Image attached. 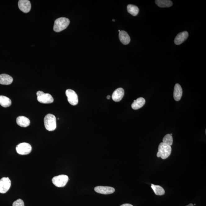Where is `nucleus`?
<instances>
[{"label":"nucleus","instance_id":"f257e3e1","mask_svg":"<svg viewBox=\"0 0 206 206\" xmlns=\"http://www.w3.org/2000/svg\"><path fill=\"white\" fill-rule=\"evenodd\" d=\"M172 151L171 146L167 145L163 142H161L159 146L157 157H160L163 159H167L170 155Z\"/></svg>","mask_w":206,"mask_h":206},{"label":"nucleus","instance_id":"f03ea898","mask_svg":"<svg viewBox=\"0 0 206 206\" xmlns=\"http://www.w3.org/2000/svg\"><path fill=\"white\" fill-rule=\"evenodd\" d=\"M70 23L67 18L61 17L56 20L54 22V30L56 32H60L64 30L69 25Z\"/></svg>","mask_w":206,"mask_h":206},{"label":"nucleus","instance_id":"7ed1b4c3","mask_svg":"<svg viewBox=\"0 0 206 206\" xmlns=\"http://www.w3.org/2000/svg\"><path fill=\"white\" fill-rule=\"evenodd\" d=\"M44 123L47 130L52 131L55 130L56 127L55 116L51 114H47L44 117Z\"/></svg>","mask_w":206,"mask_h":206},{"label":"nucleus","instance_id":"20e7f679","mask_svg":"<svg viewBox=\"0 0 206 206\" xmlns=\"http://www.w3.org/2000/svg\"><path fill=\"white\" fill-rule=\"evenodd\" d=\"M36 95L38 102L42 104H51L54 102V99L49 94L44 93L43 91H38Z\"/></svg>","mask_w":206,"mask_h":206},{"label":"nucleus","instance_id":"39448f33","mask_svg":"<svg viewBox=\"0 0 206 206\" xmlns=\"http://www.w3.org/2000/svg\"><path fill=\"white\" fill-rule=\"evenodd\" d=\"M69 177L66 175H60L53 177L52 182L57 187H63L65 186L69 181Z\"/></svg>","mask_w":206,"mask_h":206},{"label":"nucleus","instance_id":"423d86ee","mask_svg":"<svg viewBox=\"0 0 206 206\" xmlns=\"http://www.w3.org/2000/svg\"><path fill=\"white\" fill-rule=\"evenodd\" d=\"M16 149L18 154L21 155H25L31 152L32 147L30 144L27 143H21L16 146Z\"/></svg>","mask_w":206,"mask_h":206},{"label":"nucleus","instance_id":"0eeeda50","mask_svg":"<svg viewBox=\"0 0 206 206\" xmlns=\"http://www.w3.org/2000/svg\"><path fill=\"white\" fill-rule=\"evenodd\" d=\"M66 95L67 97L68 102L71 105H76L78 102V96L75 91L70 89L66 91Z\"/></svg>","mask_w":206,"mask_h":206},{"label":"nucleus","instance_id":"6e6552de","mask_svg":"<svg viewBox=\"0 0 206 206\" xmlns=\"http://www.w3.org/2000/svg\"><path fill=\"white\" fill-rule=\"evenodd\" d=\"M11 181L9 177H3L0 179V193H6L11 187Z\"/></svg>","mask_w":206,"mask_h":206},{"label":"nucleus","instance_id":"1a4fd4ad","mask_svg":"<svg viewBox=\"0 0 206 206\" xmlns=\"http://www.w3.org/2000/svg\"><path fill=\"white\" fill-rule=\"evenodd\" d=\"M19 9L25 13H27L30 11L31 4L28 0H20L18 3Z\"/></svg>","mask_w":206,"mask_h":206},{"label":"nucleus","instance_id":"9d476101","mask_svg":"<svg viewBox=\"0 0 206 206\" xmlns=\"http://www.w3.org/2000/svg\"><path fill=\"white\" fill-rule=\"evenodd\" d=\"M94 190L96 192L103 194H110L113 193L115 191L114 188L109 186H99L95 187Z\"/></svg>","mask_w":206,"mask_h":206},{"label":"nucleus","instance_id":"9b49d317","mask_svg":"<svg viewBox=\"0 0 206 206\" xmlns=\"http://www.w3.org/2000/svg\"><path fill=\"white\" fill-rule=\"evenodd\" d=\"M189 34L187 31L179 33L174 39V42L177 45H180L184 42L188 37Z\"/></svg>","mask_w":206,"mask_h":206},{"label":"nucleus","instance_id":"f8f14e48","mask_svg":"<svg viewBox=\"0 0 206 206\" xmlns=\"http://www.w3.org/2000/svg\"><path fill=\"white\" fill-rule=\"evenodd\" d=\"M124 94V89L122 88H119L115 90L113 93L112 95V99L116 102H119L122 99Z\"/></svg>","mask_w":206,"mask_h":206},{"label":"nucleus","instance_id":"ddd939ff","mask_svg":"<svg viewBox=\"0 0 206 206\" xmlns=\"http://www.w3.org/2000/svg\"><path fill=\"white\" fill-rule=\"evenodd\" d=\"M182 95V89L180 84H176L174 87L173 92L174 99L176 101L180 100Z\"/></svg>","mask_w":206,"mask_h":206},{"label":"nucleus","instance_id":"4468645a","mask_svg":"<svg viewBox=\"0 0 206 206\" xmlns=\"http://www.w3.org/2000/svg\"><path fill=\"white\" fill-rule=\"evenodd\" d=\"M16 122L18 125L22 127H27L30 123L29 119L24 116H20L17 117Z\"/></svg>","mask_w":206,"mask_h":206},{"label":"nucleus","instance_id":"2eb2a0df","mask_svg":"<svg viewBox=\"0 0 206 206\" xmlns=\"http://www.w3.org/2000/svg\"><path fill=\"white\" fill-rule=\"evenodd\" d=\"M119 39L124 45H127L130 42V38L127 32L124 31H121L119 34Z\"/></svg>","mask_w":206,"mask_h":206},{"label":"nucleus","instance_id":"dca6fc26","mask_svg":"<svg viewBox=\"0 0 206 206\" xmlns=\"http://www.w3.org/2000/svg\"><path fill=\"white\" fill-rule=\"evenodd\" d=\"M13 78L8 74H0V84L2 85L11 84L12 83Z\"/></svg>","mask_w":206,"mask_h":206},{"label":"nucleus","instance_id":"f3484780","mask_svg":"<svg viewBox=\"0 0 206 206\" xmlns=\"http://www.w3.org/2000/svg\"><path fill=\"white\" fill-rule=\"evenodd\" d=\"M145 99L142 97L139 98L133 102L131 107L134 110H138L142 108L145 104Z\"/></svg>","mask_w":206,"mask_h":206},{"label":"nucleus","instance_id":"a211bd4d","mask_svg":"<svg viewBox=\"0 0 206 206\" xmlns=\"http://www.w3.org/2000/svg\"><path fill=\"white\" fill-rule=\"evenodd\" d=\"M155 3L159 7L162 8L170 7L172 5V1L169 0H157Z\"/></svg>","mask_w":206,"mask_h":206},{"label":"nucleus","instance_id":"6ab92c4d","mask_svg":"<svg viewBox=\"0 0 206 206\" xmlns=\"http://www.w3.org/2000/svg\"><path fill=\"white\" fill-rule=\"evenodd\" d=\"M151 188L156 195H162L165 194L164 189L160 186L154 185L152 184H151Z\"/></svg>","mask_w":206,"mask_h":206},{"label":"nucleus","instance_id":"aec40b11","mask_svg":"<svg viewBox=\"0 0 206 206\" xmlns=\"http://www.w3.org/2000/svg\"><path fill=\"white\" fill-rule=\"evenodd\" d=\"M11 100L6 96H0V105L4 107H8L11 105Z\"/></svg>","mask_w":206,"mask_h":206},{"label":"nucleus","instance_id":"412c9836","mask_svg":"<svg viewBox=\"0 0 206 206\" xmlns=\"http://www.w3.org/2000/svg\"><path fill=\"white\" fill-rule=\"evenodd\" d=\"M127 11L132 16H136L138 14L139 9L137 6L129 4L127 6Z\"/></svg>","mask_w":206,"mask_h":206},{"label":"nucleus","instance_id":"4be33fe9","mask_svg":"<svg viewBox=\"0 0 206 206\" xmlns=\"http://www.w3.org/2000/svg\"><path fill=\"white\" fill-rule=\"evenodd\" d=\"M163 142L169 146L172 145L173 143V138H172V136L171 134H167L164 136L163 139Z\"/></svg>","mask_w":206,"mask_h":206},{"label":"nucleus","instance_id":"5701e85b","mask_svg":"<svg viewBox=\"0 0 206 206\" xmlns=\"http://www.w3.org/2000/svg\"><path fill=\"white\" fill-rule=\"evenodd\" d=\"M13 206H25L24 202L21 199H19L13 204Z\"/></svg>","mask_w":206,"mask_h":206},{"label":"nucleus","instance_id":"b1692460","mask_svg":"<svg viewBox=\"0 0 206 206\" xmlns=\"http://www.w3.org/2000/svg\"><path fill=\"white\" fill-rule=\"evenodd\" d=\"M120 206H133L132 205H131V204H123L122 205H121Z\"/></svg>","mask_w":206,"mask_h":206},{"label":"nucleus","instance_id":"393cba45","mask_svg":"<svg viewBox=\"0 0 206 206\" xmlns=\"http://www.w3.org/2000/svg\"><path fill=\"white\" fill-rule=\"evenodd\" d=\"M107 99H110V96L109 95L107 96Z\"/></svg>","mask_w":206,"mask_h":206},{"label":"nucleus","instance_id":"a878e982","mask_svg":"<svg viewBox=\"0 0 206 206\" xmlns=\"http://www.w3.org/2000/svg\"><path fill=\"white\" fill-rule=\"evenodd\" d=\"M186 206H194L193 205V204H189L188 205H187Z\"/></svg>","mask_w":206,"mask_h":206},{"label":"nucleus","instance_id":"bb28decb","mask_svg":"<svg viewBox=\"0 0 206 206\" xmlns=\"http://www.w3.org/2000/svg\"><path fill=\"white\" fill-rule=\"evenodd\" d=\"M112 21H115V20H112Z\"/></svg>","mask_w":206,"mask_h":206},{"label":"nucleus","instance_id":"cd10ccee","mask_svg":"<svg viewBox=\"0 0 206 206\" xmlns=\"http://www.w3.org/2000/svg\"><path fill=\"white\" fill-rule=\"evenodd\" d=\"M119 32H120V31H121L120 30H119Z\"/></svg>","mask_w":206,"mask_h":206}]
</instances>
